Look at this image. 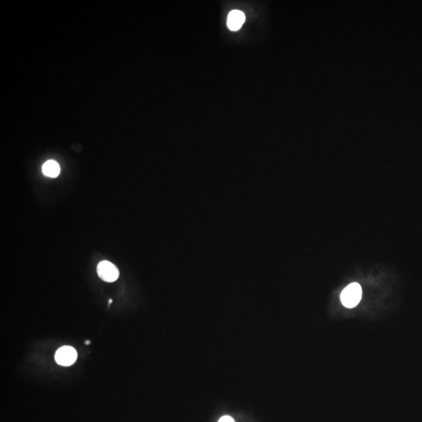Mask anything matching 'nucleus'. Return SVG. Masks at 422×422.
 I'll return each instance as SVG.
<instances>
[{
    "mask_svg": "<svg viewBox=\"0 0 422 422\" xmlns=\"http://www.w3.org/2000/svg\"><path fill=\"white\" fill-rule=\"evenodd\" d=\"M42 172L46 176L56 178L59 175L60 168L55 161H48L42 166Z\"/></svg>",
    "mask_w": 422,
    "mask_h": 422,
    "instance_id": "nucleus-5",
    "label": "nucleus"
},
{
    "mask_svg": "<svg viewBox=\"0 0 422 422\" xmlns=\"http://www.w3.org/2000/svg\"><path fill=\"white\" fill-rule=\"evenodd\" d=\"M86 344H87V345L88 344H89V341H87V342H86Z\"/></svg>",
    "mask_w": 422,
    "mask_h": 422,
    "instance_id": "nucleus-8",
    "label": "nucleus"
},
{
    "mask_svg": "<svg viewBox=\"0 0 422 422\" xmlns=\"http://www.w3.org/2000/svg\"><path fill=\"white\" fill-rule=\"evenodd\" d=\"M77 351L72 346H63L56 351L55 360L58 365L68 367L75 364L77 360Z\"/></svg>",
    "mask_w": 422,
    "mask_h": 422,
    "instance_id": "nucleus-3",
    "label": "nucleus"
},
{
    "mask_svg": "<svg viewBox=\"0 0 422 422\" xmlns=\"http://www.w3.org/2000/svg\"><path fill=\"white\" fill-rule=\"evenodd\" d=\"M97 273L100 278L107 283H114L119 277L117 267L107 260H103L98 264Z\"/></svg>",
    "mask_w": 422,
    "mask_h": 422,
    "instance_id": "nucleus-2",
    "label": "nucleus"
},
{
    "mask_svg": "<svg viewBox=\"0 0 422 422\" xmlns=\"http://www.w3.org/2000/svg\"><path fill=\"white\" fill-rule=\"evenodd\" d=\"M218 422H235L234 419L232 418L230 416H224Z\"/></svg>",
    "mask_w": 422,
    "mask_h": 422,
    "instance_id": "nucleus-6",
    "label": "nucleus"
},
{
    "mask_svg": "<svg viewBox=\"0 0 422 422\" xmlns=\"http://www.w3.org/2000/svg\"><path fill=\"white\" fill-rule=\"evenodd\" d=\"M362 297V289L358 283H354L346 286L341 293V302L347 308L358 305Z\"/></svg>",
    "mask_w": 422,
    "mask_h": 422,
    "instance_id": "nucleus-1",
    "label": "nucleus"
},
{
    "mask_svg": "<svg viewBox=\"0 0 422 422\" xmlns=\"http://www.w3.org/2000/svg\"><path fill=\"white\" fill-rule=\"evenodd\" d=\"M111 303H112V300H109V304H111Z\"/></svg>",
    "mask_w": 422,
    "mask_h": 422,
    "instance_id": "nucleus-7",
    "label": "nucleus"
},
{
    "mask_svg": "<svg viewBox=\"0 0 422 422\" xmlns=\"http://www.w3.org/2000/svg\"><path fill=\"white\" fill-rule=\"evenodd\" d=\"M245 21V15L242 11H232L228 17V27L232 31H237L243 26Z\"/></svg>",
    "mask_w": 422,
    "mask_h": 422,
    "instance_id": "nucleus-4",
    "label": "nucleus"
}]
</instances>
